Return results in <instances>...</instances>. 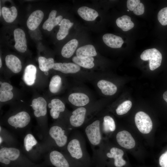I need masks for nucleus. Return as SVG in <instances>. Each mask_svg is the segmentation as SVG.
I'll return each mask as SVG.
<instances>
[{
  "label": "nucleus",
  "mask_w": 167,
  "mask_h": 167,
  "mask_svg": "<svg viewBox=\"0 0 167 167\" xmlns=\"http://www.w3.org/2000/svg\"><path fill=\"white\" fill-rule=\"evenodd\" d=\"M140 58L143 61L149 60L150 69L153 71L160 66L162 56L158 50L153 48L144 50L141 54Z\"/></svg>",
  "instance_id": "obj_1"
},
{
  "label": "nucleus",
  "mask_w": 167,
  "mask_h": 167,
  "mask_svg": "<svg viewBox=\"0 0 167 167\" xmlns=\"http://www.w3.org/2000/svg\"><path fill=\"white\" fill-rule=\"evenodd\" d=\"M135 121L136 125L142 133L148 134L152 130V123L150 117L143 111H139L135 114Z\"/></svg>",
  "instance_id": "obj_2"
},
{
  "label": "nucleus",
  "mask_w": 167,
  "mask_h": 167,
  "mask_svg": "<svg viewBox=\"0 0 167 167\" xmlns=\"http://www.w3.org/2000/svg\"><path fill=\"white\" fill-rule=\"evenodd\" d=\"M85 132L89 141L92 145H97L100 143L101 137L99 120L95 121L87 126Z\"/></svg>",
  "instance_id": "obj_3"
},
{
  "label": "nucleus",
  "mask_w": 167,
  "mask_h": 167,
  "mask_svg": "<svg viewBox=\"0 0 167 167\" xmlns=\"http://www.w3.org/2000/svg\"><path fill=\"white\" fill-rule=\"evenodd\" d=\"M30 119V116L27 112L21 111L9 117L7 121L9 125L15 128H22L29 124Z\"/></svg>",
  "instance_id": "obj_4"
},
{
  "label": "nucleus",
  "mask_w": 167,
  "mask_h": 167,
  "mask_svg": "<svg viewBox=\"0 0 167 167\" xmlns=\"http://www.w3.org/2000/svg\"><path fill=\"white\" fill-rule=\"evenodd\" d=\"M118 144L122 147L126 149H131L134 147L135 143L131 134L126 131L118 132L116 136Z\"/></svg>",
  "instance_id": "obj_5"
},
{
  "label": "nucleus",
  "mask_w": 167,
  "mask_h": 167,
  "mask_svg": "<svg viewBox=\"0 0 167 167\" xmlns=\"http://www.w3.org/2000/svg\"><path fill=\"white\" fill-rule=\"evenodd\" d=\"M49 133L58 147H63L66 144L67 137L65 135L64 131L60 127L57 126L52 127L49 130Z\"/></svg>",
  "instance_id": "obj_6"
},
{
  "label": "nucleus",
  "mask_w": 167,
  "mask_h": 167,
  "mask_svg": "<svg viewBox=\"0 0 167 167\" xmlns=\"http://www.w3.org/2000/svg\"><path fill=\"white\" fill-rule=\"evenodd\" d=\"M15 49L21 53H24L27 50V45L25 34L21 29L16 28L14 31Z\"/></svg>",
  "instance_id": "obj_7"
},
{
  "label": "nucleus",
  "mask_w": 167,
  "mask_h": 167,
  "mask_svg": "<svg viewBox=\"0 0 167 167\" xmlns=\"http://www.w3.org/2000/svg\"><path fill=\"white\" fill-rule=\"evenodd\" d=\"M31 106L34 110V114L36 117L45 116L47 113V102L42 97L34 99Z\"/></svg>",
  "instance_id": "obj_8"
},
{
  "label": "nucleus",
  "mask_w": 167,
  "mask_h": 167,
  "mask_svg": "<svg viewBox=\"0 0 167 167\" xmlns=\"http://www.w3.org/2000/svg\"><path fill=\"white\" fill-rule=\"evenodd\" d=\"M86 112V109L83 107H79L74 110L70 118L71 125L75 127L81 126L84 122Z\"/></svg>",
  "instance_id": "obj_9"
},
{
  "label": "nucleus",
  "mask_w": 167,
  "mask_h": 167,
  "mask_svg": "<svg viewBox=\"0 0 167 167\" xmlns=\"http://www.w3.org/2000/svg\"><path fill=\"white\" fill-rule=\"evenodd\" d=\"M44 13L40 10H37L32 13L27 21L28 28L31 30H34L37 28L42 21Z\"/></svg>",
  "instance_id": "obj_10"
},
{
  "label": "nucleus",
  "mask_w": 167,
  "mask_h": 167,
  "mask_svg": "<svg viewBox=\"0 0 167 167\" xmlns=\"http://www.w3.org/2000/svg\"><path fill=\"white\" fill-rule=\"evenodd\" d=\"M53 68L65 74L74 73L79 71L80 67L77 64L71 63H55Z\"/></svg>",
  "instance_id": "obj_11"
},
{
  "label": "nucleus",
  "mask_w": 167,
  "mask_h": 167,
  "mask_svg": "<svg viewBox=\"0 0 167 167\" xmlns=\"http://www.w3.org/2000/svg\"><path fill=\"white\" fill-rule=\"evenodd\" d=\"M48 107L51 108L50 113L51 117L54 119L58 118L60 112H63L65 109V105L60 100L54 98L52 99L48 104Z\"/></svg>",
  "instance_id": "obj_12"
},
{
  "label": "nucleus",
  "mask_w": 167,
  "mask_h": 167,
  "mask_svg": "<svg viewBox=\"0 0 167 167\" xmlns=\"http://www.w3.org/2000/svg\"><path fill=\"white\" fill-rule=\"evenodd\" d=\"M104 43L108 46L113 48H121L124 43L120 37L111 33L104 34L102 37Z\"/></svg>",
  "instance_id": "obj_13"
},
{
  "label": "nucleus",
  "mask_w": 167,
  "mask_h": 167,
  "mask_svg": "<svg viewBox=\"0 0 167 167\" xmlns=\"http://www.w3.org/2000/svg\"><path fill=\"white\" fill-rule=\"evenodd\" d=\"M49 158L51 163L56 167H70L69 163L64 156L58 151L51 152Z\"/></svg>",
  "instance_id": "obj_14"
},
{
  "label": "nucleus",
  "mask_w": 167,
  "mask_h": 167,
  "mask_svg": "<svg viewBox=\"0 0 167 167\" xmlns=\"http://www.w3.org/2000/svg\"><path fill=\"white\" fill-rule=\"evenodd\" d=\"M67 149L73 158L76 160H79L82 157L83 152L78 140L74 139L71 140L68 144Z\"/></svg>",
  "instance_id": "obj_15"
},
{
  "label": "nucleus",
  "mask_w": 167,
  "mask_h": 167,
  "mask_svg": "<svg viewBox=\"0 0 167 167\" xmlns=\"http://www.w3.org/2000/svg\"><path fill=\"white\" fill-rule=\"evenodd\" d=\"M124 152L122 149L116 147L112 148L110 152L106 154L107 156L109 158L114 159V165L116 167H122L126 164V161L123 160L122 156Z\"/></svg>",
  "instance_id": "obj_16"
},
{
  "label": "nucleus",
  "mask_w": 167,
  "mask_h": 167,
  "mask_svg": "<svg viewBox=\"0 0 167 167\" xmlns=\"http://www.w3.org/2000/svg\"><path fill=\"white\" fill-rule=\"evenodd\" d=\"M57 11L52 10L50 13L48 18L44 23L42 28L49 31H51L62 20V16L59 15L56 17Z\"/></svg>",
  "instance_id": "obj_17"
},
{
  "label": "nucleus",
  "mask_w": 167,
  "mask_h": 167,
  "mask_svg": "<svg viewBox=\"0 0 167 167\" xmlns=\"http://www.w3.org/2000/svg\"><path fill=\"white\" fill-rule=\"evenodd\" d=\"M5 62L7 67L15 73H19L22 69V66L20 60L14 55L10 54L6 56Z\"/></svg>",
  "instance_id": "obj_18"
},
{
  "label": "nucleus",
  "mask_w": 167,
  "mask_h": 167,
  "mask_svg": "<svg viewBox=\"0 0 167 167\" xmlns=\"http://www.w3.org/2000/svg\"><path fill=\"white\" fill-rule=\"evenodd\" d=\"M68 99L71 104L77 106H84L88 104L89 101L88 96L82 93H71L69 96Z\"/></svg>",
  "instance_id": "obj_19"
},
{
  "label": "nucleus",
  "mask_w": 167,
  "mask_h": 167,
  "mask_svg": "<svg viewBox=\"0 0 167 167\" xmlns=\"http://www.w3.org/2000/svg\"><path fill=\"white\" fill-rule=\"evenodd\" d=\"M36 68L35 66L30 64L25 67L23 75V79L28 86L34 84L36 78Z\"/></svg>",
  "instance_id": "obj_20"
},
{
  "label": "nucleus",
  "mask_w": 167,
  "mask_h": 167,
  "mask_svg": "<svg viewBox=\"0 0 167 167\" xmlns=\"http://www.w3.org/2000/svg\"><path fill=\"white\" fill-rule=\"evenodd\" d=\"M76 54L78 58H83L94 57L97 54L93 45H87L78 48L76 51Z\"/></svg>",
  "instance_id": "obj_21"
},
{
  "label": "nucleus",
  "mask_w": 167,
  "mask_h": 167,
  "mask_svg": "<svg viewBox=\"0 0 167 167\" xmlns=\"http://www.w3.org/2000/svg\"><path fill=\"white\" fill-rule=\"evenodd\" d=\"M0 101L4 102L9 101L13 97L11 90L13 89L12 86L7 82L0 81Z\"/></svg>",
  "instance_id": "obj_22"
},
{
  "label": "nucleus",
  "mask_w": 167,
  "mask_h": 167,
  "mask_svg": "<svg viewBox=\"0 0 167 167\" xmlns=\"http://www.w3.org/2000/svg\"><path fill=\"white\" fill-rule=\"evenodd\" d=\"M97 85L102 93L106 95H113L116 93L117 90V87L114 84L105 80L99 81Z\"/></svg>",
  "instance_id": "obj_23"
},
{
  "label": "nucleus",
  "mask_w": 167,
  "mask_h": 167,
  "mask_svg": "<svg viewBox=\"0 0 167 167\" xmlns=\"http://www.w3.org/2000/svg\"><path fill=\"white\" fill-rule=\"evenodd\" d=\"M77 12L82 19L87 21H93L98 16V14L96 11L86 6L79 8Z\"/></svg>",
  "instance_id": "obj_24"
},
{
  "label": "nucleus",
  "mask_w": 167,
  "mask_h": 167,
  "mask_svg": "<svg viewBox=\"0 0 167 167\" xmlns=\"http://www.w3.org/2000/svg\"><path fill=\"white\" fill-rule=\"evenodd\" d=\"M78 44V41L75 39L68 41L62 48L61 52L62 56L67 58L71 57L75 51Z\"/></svg>",
  "instance_id": "obj_25"
},
{
  "label": "nucleus",
  "mask_w": 167,
  "mask_h": 167,
  "mask_svg": "<svg viewBox=\"0 0 167 167\" xmlns=\"http://www.w3.org/2000/svg\"><path fill=\"white\" fill-rule=\"evenodd\" d=\"M20 151L14 148H3L0 150V158H6L10 161L16 160L19 157Z\"/></svg>",
  "instance_id": "obj_26"
},
{
  "label": "nucleus",
  "mask_w": 167,
  "mask_h": 167,
  "mask_svg": "<svg viewBox=\"0 0 167 167\" xmlns=\"http://www.w3.org/2000/svg\"><path fill=\"white\" fill-rule=\"evenodd\" d=\"M60 24L59 29L57 35V38L59 40L64 38L68 33L69 29L73 25V23L67 19H63Z\"/></svg>",
  "instance_id": "obj_27"
},
{
  "label": "nucleus",
  "mask_w": 167,
  "mask_h": 167,
  "mask_svg": "<svg viewBox=\"0 0 167 167\" xmlns=\"http://www.w3.org/2000/svg\"><path fill=\"white\" fill-rule=\"evenodd\" d=\"M117 26L124 31H127L133 28L134 24L130 17L124 15L119 17L116 20Z\"/></svg>",
  "instance_id": "obj_28"
},
{
  "label": "nucleus",
  "mask_w": 167,
  "mask_h": 167,
  "mask_svg": "<svg viewBox=\"0 0 167 167\" xmlns=\"http://www.w3.org/2000/svg\"><path fill=\"white\" fill-rule=\"evenodd\" d=\"M1 11L4 19L8 23H11L14 21L17 16V11L14 6H12L10 8L3 7Z\"/></svg>",
  "instance_id": "obj_29"
},
{
  "label": "nucleus",
  "mask_w": 167,
  "mask_h": 167,
  "mask_svg": "<svg viewBox=\"0 0 167 167\" xmlns=\"http://www.w3.org/2000/svg\"><path fill=\"white\" fill-rule=\"evenodd\" d=\"M38 62L40 69L44 72L48 71L49 69L53 68L54 63L53 58H47L42 56L38 58Z\"/></svg>",
  "instance_id": "obj_30"
},
{
  "label": "nucleus",
  "mask_w": 167,
  "mask_h": 167,
  "mask_svg": "<svg viewBox=\"0 0 167 167\" xmlns=\"http://www.w3.org/2000/svg\"><path fill=\"white\" fill-rule=\"evenodd\" d=\"M72 60L77 65L86 68H92L94 66V59L92 57L80 58L75 56L72 58Z\"/></svg>",
  "instance_id": "obj_31"
},
{
  "label": "nucleus",
  "mask_w": 167,
  "mask_h": 167,
  "mask_svg": "<svg viewBox=\"0 0 167 167\" xmlns=\"http://www.w3.org/2000/svg\"><path fill=\"white\" fill-rule=\"evenodd\" d=\"M61 84V77L57 75L53 76L51 79L49 85L50 91L53 93H57L59 90Z\"/></svg>",
  "instance_id": "obj_32"
},
{
  "label": "nucleus",
  "mask_w": 167,
  "mask_h": 167,
  "mask_svg": "<svg viewBox=\"0 0 167 167\" xmlns=\"http://www.w3.org/2000/svg\"><path fill=\"white\" fill-rule=\"evenodd\" d=\"M103 128L106 132L114 131L116 125L113 119L109 116H105L103 118Z\"/></svg>",
  "instance_id": "obj_33"
},
{
  "label": "nucleus",
  "mask_w": 167,
  "mask_h": 167,
  "mask_svg": "<svg viewBox=\"0 0 167 167\" xmlns=\"http://www.w3.org/2000/svg\"><path fill=\"white\" fill-rule=\"evenodd\" d=\"M37 143V141L34 136L30 134H27L24 139V145L26 150L29 152Z\"/></svg>",
  "instance_id": "obj_34"
},
{
  "label": "nucleus",
  "mask_w": 167,
  "mask_h": 167,
  "mask_svg": "<svg viewBox=\"0 0 167 167\" xmlns=\"http://www.w3.org/2000/svg\"><path fill=\"white\" fill-rule=\"evenodd\" d=\"M132 105L131 102L129 100L126 101L118 105L116 109L117 113L122 115L126 113L131 109Z\"/></svg>",
  "instance_id": "obj_35"
},
{
  "label": "nucleus",
  "mask_w": 167,
  "mask_h": 167,
  "mask_svg": "<svg viewBox=\"0 0 167 167\" xmlns=\"http://www.w3.org/2000/svg\"><path fill=\"white\" fill-rule=\"evenodd\" d=\"M158 19L162 25H167V7L161 9L157 15Z\"/></svg>",
  "instance_id": "obj_36"
},
{
  "label": "nucleus",
  "mask_w": 167,
  "mask_h": 167,
  "mask_svg": "<svg viewBox=\"0 0 167 167\" xmlns=\"http://www.w3.org/2000/svg\"><path fill=\"white\" fill-rule=\"evenodd\" d=\"M140 2L139 0H128L127 1V7L129 10L133 11Z\"/></svg>",
  "instance_id": "obj_37"
},
{
  "label": "nucleus",
  "mask_w": 167,
  "mask_h": 167,
  "mask_svg": "<svg viewBox=\"0 0 167 167\" xmlns=\"http://www.w3.org/2000/svg\"><path fill=\"white\" fill-rule=\"evenodd\" d=\"M136 15H139L143 14L144 12V6L141 2L139 3L133 11Z\"/></svg>",
  "instance_id": "obj_38"
},
{
  "label": "nucleus",
  "mask_w": 167,
  "mask_h": 167,
  "mask_svg": "<svg viewBox=\"0 0 167 167\" xmlns=\"http://www.w3.org/2000/svg\"><path fill=\"white\" fill-rule=\"evenodd\" d=\"M159 163L161 167H167V151L160 156Z\"/></svg>",
  "instance_id": "obj_39"
},
{
  "label": "nucleus",
  "mask_w": 167,
  "mask_h": 167,
  "mask_svg": "<svg viewBox=\"0 0 167 167\" xmlns=\"http://www.w3.org/2000/svg\"><path fill=\"white\" fill-rule=\"evenodd\" d=\"M0 161L1 162L4 163L6 165L9 164L11 161L6 158H0Z\"/></svg>",
  "instance_id": "obj_40"
},
{
  "label": "nucleus",
  "mask_w": 167,
  "mask_h": 167,
  "mask_svg": "<svg viewBox=\"0 0 167 167\" xmlns=\"http://www.w3.org/2000/svg\"><path fill=\"white\" fill-rule=\"evenodd\" d=\"M163 98L164 99L167 103V91H165L163 94Z\"/></svg>",
  "instance_id": "obj_41"
},
{
  "label": "nucleus",
  "mask_w": 167,
  "mask_h": 167,
  "mask_svg": "<svg viewBox=\"0 0 167 167\" xmlns=\"http://www.w3.org/2000/svg\"><path fill=\"white\" fill-rule=\"evenodd\" d=\"M2 66V62L1 58H0V68H1Z\"/></svg>",
  "instance_id": "obj_42"
},
{
  "label": "nucleus",
  "mask_w": 167,
  "mask_h": 167,
  "mask_svg": "<svg viewBox=\"0 0 167 167\" xmlns=\"http://www.w3.org/2000/svg\"><path fill=\"white\" fill-rule=\"evenodd\" d=\"M2 138L1 137H0V144L2 143Z\"/></svg>",
  "instance_id": "obj_43"
},
{
  "label": "nucleus",
  "mask_w": 167,
  "mask_h": 167,
  "mask_svg": "<svg viewBox=\"0 0 167 167\" xmlns=\"http://www.w3.org/2000/svg\"><path fill=\"white\" fill-rule=\"evenodd\" d=\"M45 74L46 75H47L48 74V71L45 72Z\"/></svg>",
  "instance_id": "obj_44"
},
{
  "label": "nucleus",
  "mask_w": 167,
  "mask_h": 167,
  "mask_svg": "<svg viewBox=\"0 0 167 167\" xmlns=\"http://www.w3.org/2000/svg\"><path fill=\"white\" fill-rule=\"evenodd\" d=\"M1 127L0 126V131H1Z\"/></svg>",
  "instance_id": "obj_45"
},
{
  "label": "nucleus",
  "mask_w": 167,
  "mask_h": 167,
  "mask_svg": "<svg viewBox=\"0 0 167 167\" xmlns=\"http://www.w3.org/2000/svg\"><path fill=\"white\" fill-rule=\"evenodd\" d=\"M127 11H129V10H127Z\"/></svg>",
  "instance_id": "obj_46"
}]
</instances>
